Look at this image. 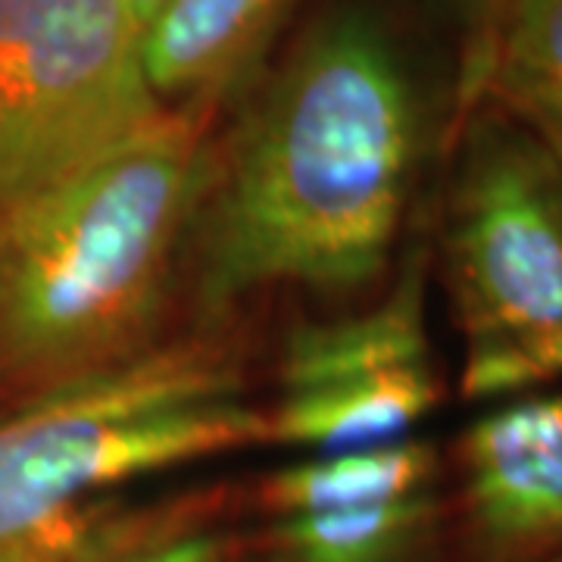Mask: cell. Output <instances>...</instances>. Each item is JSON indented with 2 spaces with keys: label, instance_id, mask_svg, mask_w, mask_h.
I'll list each match as a JSON object with an SVG mask.
<instances>
[{
  "label": "cell",
  "instance_id": "cell-2",
  "mask_svg": "<svg viewBox=\"0 0 562 562\" xmlns=\"http://www.w3.org/2000/svg\"><path fill=\"white\" fill-rule=\"evenodd\" d=\"M213 169L194 110H166L0 213V387L29 397L154 347Z\"/></svg>",
  "mask_w": 562,
  "mask_h": 562
},
{
  "label": "cell",
  "instance_id": "cell-7",
  "mask_svg": "<svg viewBox=\"0 0 562 562\" xmlns=\"http://www.w3.org/2000/svg\"><path fill=\"white\" fill-rule=\"evenodd\" d=\"M441 453L422 438L306 453L262 484L269 562H413L447 513Z\"/></svg>",
  "mask_w": 562,
  "mask_h": 562
},
{
  "label": "cell",
  "instance_id": "cell-9",
  "mask_svg": "<svg viewBox=\"0 0 562 562\" xmlns=\"http://www.w3.org/2000/svg\"><path fill=\"white\" fill-rule=\"evenodd\" d=\"M291 0H162L144 25V72L166 110L228 91L257 63Z\"/></svg>",
  "mask_w": 562,
  "mask_h": 562
},
{
  "label": "cell",
  "instance_id": "cell-11",
  "mask_svg": "<svg viewBox=\"0 0 562 562\" xmlns=\"http://www.w3.org/2000/svg\"><path fill=\"white\" fill-rule=\"evenodd\" d=\"M79 562H232L220 531L206 525L166 522L150 528L106 525Z\"/></svg>",
  "mask_w": 562,
  "mask_h": 562
},
{
  "label": "cell",
  "instance_id": "cell-6",
  "mask_svg": "<svg viewBox=\"0 0 562 562\" xmlns=\"http://www.w3.org/2000/svg\"><path fill=\"white\" fill-rule=\"evenodd\" d=\"M428 266L413 250L382 301L328 322L294 325L279 350L269 441L347 453L413 438L441 403L428 335Z\"/></svg>",
  "mask_w": 562,
  "mask_h": 562
},
{
  "label": "cell",
  "instance_id": "cell-8",
  "mask_svg": "<svg viewBox=\"0 0 562 562\" xmlns=\"http://www.w3.org/2000/svg\"><path fill=\"white\" fill-rule=\"evenodd\" d=\"M457 525L469 562L562 553V391L491 403L453 443Z\"/></svg>",
  "mask_w": 562,
  "mask_h": 562
},
{
  "label": "cell",
  "instance_id": "cell-5",
  "mask_svg": "<svg viewBox=\"0 0 562 562\" xmlns=\"http://www.w3.org/2000/svg\"><path fill=\"white\" fill-rule=\"evenodd\" d=\"M128 0H0V213L166 113Z\"/></svg>",
  "mask_w": 562,
  "mask_h": 562
},
{
  "label": "cell",
  "instance_id": "cell-10",
  "mask_svg": "<svg viewBox=\"0 0 562 562\" xmlns=\"http://www.w3.org/2000/svg\"><path fill=\"white\" fill-rule=\"evenodd\" d=\"M475 81L562 162V0H501Z\"/></svg>",
  "mask_w": 562,
  "mask_h": 562
},
{
  "label": "cell",
  "instance_id": "cell-3",
  "mask_svg": "<svg viewBox=\"0 0 562 562\" xmlns=\"http://www.w3.org/2000/svg\"><path fill=\"white\" fill-rule=\"evenodd\" d=\"M266 441L238 366L203 341L29 394L0 416V562H79L116 487Z\"/></svg>",
  "mask_w": 562,
  "mask_h": 562
},
{
  "label": "cell",
  "instance_id": "cell-14",
  "mask_svg": "<svg viewBox=\"0 0 562 562\" xmlns=\"http://www.w3.org/2000/svg\"><path fill=\"white\" fill-rule=\"evenodd\" d=\"M547 562H562V553H560V557H553V560H547Z\"/></svg>",
  "mask_w": 562,
  "mask_h": 562
},
{
  "label": "cell",
  "instance_id": "cell-4",
  "mask_svg": "<svg viewBox=\"0 0 562 562\" xmlns=\"http://www.w3.org/2000/svg\"><path fill=\"white\" fill-rule=\"evenodd\" d=\"M443 284L460 394L497 403L562 379V162L501 110L469 122L447 181Z\"/></svg>",
  "mask_w": 562,
  "mask_h": 562
},
{
  "label": "cell",
  "instance_id": "cell-13",
  "mask_svg": "<svg viewBox=\"0 0 562 562\" xmlns=\"http://www.w3.org/2000/svg\"><path fill=\"white\" fill-rule=\"evenodd\" d=\"M487 3V10H494V16H497V10H501V0H482Z\"/></svg>",
  "mask_w": 562,
  "mask_h": 562
},
{
  "label": "cell",
  "instance_id": "cell-1",
  "mask_svg": "<svg viewBox=\"0 0 562 562\" xmlns=\"http://www.w3.org/2000/svg\"><path fill=\"white\" fill-rule=\"evenodd\" d=\"M422 138L416 85L382 25L319 22L216 157L194 225L203 316L269 288L375 284L401 241Z\"/></svg>",
  "mask_w": 562,
  "mask_h": 562
},
{
  "label": "cell",
  "instance_id": "cell-12",
  "mask_svg": "<svg viewBox=\"0 0 562 562\" xmlns=\"http://www.w3.org/2000/svg\"><path fill=\"white\" fill-rule=\"evenodd\" d=\"M128 3H132V10H135V16H138L140 25H147L150 16L162 7V0H128Z\"/></svg>",
  "mask_w": 562,
  "mask_h": 562
}]
</instances>
